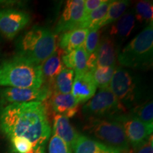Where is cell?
Wrapping results in <instances>:
<instances>
[{
  "instance_id": "1",
  "label": "cell",
  "mask_w": 153,
  "mask_h": 153,
  "mask_svg": "<svg viewBox=\"0 0 153 153\" xmlns=\"http://www.w3.org/2000/svg\"><path fill=\"white\" fill-rule=\"evenodd\" d=\"M0 130L9 139L26 137L34 150L45 151L51 129L45 105L32 101L0 107Z\"/></svg>"
},
{
  "instance_id": "2",
  "label": "cell",
  "mask_w": 153,
  "mask_h": 153,
  "mask_svg": "<svg viewBox=\"0 0 153 153\" xmlns=\"http://www.w3.org/2000/svg\"><path fill=\"white\" fill-rule=\"evenodd\" d=\"M43 83L41 65L16 55L0 63V87L38 89Z\"/></svg>"
},
{
  "instance_id": "3",
  "label": "cell",
  "mask_w": 153,
  "mask_h": 153,
  "mask_svg": "<svg viewBox=\"0 0 153 153\" xmlns=\"http://www.w3.org/2000/svg\"><path fill=\"white\" fill-rule=\"evenodd\" d=\"M16 56L41 65L56 52V35L48 28L35 26L19 38Z\"/></svg>"
},
{
  "instance_id": "4",
  "label": "cell",
  "mask_w": 153,
  "mask_h": 153,
  "mask_svg": "<svg viewBox=\"0 0 153 153\" xmlns=\"http://www.w3.org/2000/svg\"><path fill=\"white\" fill-rule=\"evenodd\" d=\"M109 88L127 110L148 101L145 82L139 75L126 68L116 67Z\"/></svg>"
},
{
  "instance_id": "5",
  "label": "cell",
  "mask_w": 153,
  "mask_h": 153,
  "mask_svg": "<svg viewBox=\"0 0 153 153\" xmlns=\"http://www.w3.org/2000/svg\"><path fill=\"white\" fill-rule=\"evenodd\" d=\"M153 23L148 24L118 52L117 60L121 68L145 70L152 65Z\"/></svg>"
},
{
  "instance_id": "6",
  "label": "cell",
  "mask_w": 153,
  "mask_h": 153,
  "mask_svg": "<svg viewBox=\"0 0 153 153\" xmlns=\"http://www.w3.org/2000/svg\"><path fill=\"white\" fill-rule=\"evenodd\" d=\"M87 118L114 120L128 112L116 98L109 87L101 88L82 107Z\"/></svg>"
},
{
  "instance_id": "7",
  "label": "cell",
  "mask_w": 153,
  "mask_h": 153,
  "mask_svg": "<svg viewBox=\"0 0 153 153\" xmlns=\"http://www.w3.org/2000/svg\"><path fill=\"white\" fill-rule=\"evenodd\" d=\"M85 130L100 142L116 149L130 150L121 124L115 120L88 118Z\"/></svg>"
},
{
  "instance_id": "8",
  "label": "cell",
  "mask_w": 153,
  "mask_h": 153,
  "mask_svg": "<svg viewBox=\"0 0 153 153\" xmlns=\"http://www.w3.org/2000/svg\"><path fill=\"white\" fill-rule=\"evenodd\" d=\"M121 124L124 133L133 150L138 148L152 135L153 125H148L128 112L114 119Z\"/></svg>"
},
{
  "instance_id": "9",
  "label": "cell",
  "mask_w": 153,
  "mask_h": 153,
  "mask_svg": "<svg viewBox=\"0 0 153 153\" xmlns=\"http://www.w3.org/2000/svg\"><path fill=\"white\" fill-rule=\"evenodd\" d=\"M51 94V89L46 86L38 89L5 87L0 90V107L17 103L43 102Z\"/></svg>"
},
{
  "instance_id": "10",
  "label": "cell",
  "mask_w": 153,
  "mask_h": 153,
  "mask_svg": "<svg viewBox=\"0 0 153 153\" xmlns=\"http://www.w3.org/2000/svg\"><path fill=\"white\" fill-rule=\"evenodd\" d=\"M28 13L16 9H0V32L7 39L16 37L30 23Z\"/></svg>"
},
{
  "instance_id": "11",
  "label": "cell",
  "mask_w": 153,
  "mask_h": 153,
  "mask_svg": "<svg viewBox=\"0 0 153 153\" xmlns=\"http://www.w3.org/2000/svg\"><path fill=\"white\" fill-rule=\"evenodd\" d=\"M85 17V0L67 1L62 14L55 28L54 33H63L78 29Z\"/></svg>"
},
{
  "instance_id": "12",
  "label": "cell",
  "mask_w": 153,
  "mask_h": 153,
  "mask_svg": "<svg viewBox=\"0 0 153 153\" xmlns=\"http://www.w3.org/2000/svg\"><path fill=\"white\" fill-rule=\"evenodd\" d=\"M135 17L134 10H128L113 23L106 35L111 38L115 45L120 51L119 48L123 42L131 35L135 25Z\"/></svg>"
},
{
  "instance_id": "13",
  "label": "cell",
  "mask_w": 153,
  "mask_h": 153,
  "mask_svg": "<svg viewBox=\"0 0 153 153\" xmlns=\"http://www.w3.org/2000/svg\"><path fill=\"white\" fill-rule=\"evenodd\" d=\"M97 86L94 80L92 72L87 71L75 74L71 94L79 104L85 103L92 98L97 91Z\"/></svg>"
},
{
  "instance_id": "14",
  "label": "cell",
  "mask_w": 153,
  "mask_h": 153,
  "mask_svg": "<svg viewBox=\"0 0 153 153\" xmlns=\"http://www.w3.org/2000/svg\"><path fill=\"white\" fill-rule=\"evenodd\" d=\"M53 135L62 140L70 149L73 148L79 134L70 123L65 116L55 114L53 120Z\"/></svg>"
},
{
  "instance_id": "15",
  "label": "cell",
  "mask_w": 153,
  "mask_h": 153,
  "mask_svg": "<svg viewBox=\"0 0 153 153\" xmlns=\"http://www.w3.org/2000/svg\"><path fill=\"white\" fill-rule=\"evenodd\" d=\"M51 97V105L55 114L63 115L68 118L75 116L79 104L71 94L55 92Z\"/></svg>"
},
{
  "instance_id": "16",
  "label": "cell",
  "mask_w": 153,
  "mask_h": 153,
  "mask_svg": "<svg viewBox=\"0 0 153 153\" xmlns=\"http://www.w3.org/2000/svg\"><path fill=\"white\" fill-rule=\"evenodd\" d=\"M119 51L109 36H104L99 41L97 51V67H116V60Z\"/></svg>"
},
{
  "instance_id": "17",
  "label": "cell",
  "mask_w": 153,
  "mask_h": 153,
  "mask_svg": "<svg viewBox=\"0 0 153 153\" xmlns=\"http://www.w3.org/2000/svg\"><path fill=\"white\" fill-rule=\"evenodd\" d=\"M89 28H78L65 32L60 36L58 46L64 53H70L85 43Z\"/></svg>"
},
{
  "instance_id": "18",
  "label": "cell",
  "mask_w": 153,
  "mask_h": 153,
  "mask_svg": "<svg viewBox=\"0 0 153 153\" xmlns=\"http://www.w3.org/2000/svg\"><path fill=\"white\" fill-rule=\"evenodd\" d=\"M88 55L83 45L70 53L62 55V62L65 68L74 70L75 74L82 73L87 70Z\"/></svg>"
},
{
  "instance_id": "19",
  "label": "cell",
  "mask_w": 153,
  "mask_h": 153,
  "mask_svg": "<svg viewBox=\"0 0 153 153\" xmlns=\"http://www.w3.org/2000/svg\"><path fill=\"white\" fill-rule=\"evenodd\" d=\"M72 150L74 153H112L116 149L86 135H79Z\"/></svg>"
},
{
  "instance_id": "20",
  "label": "cell",
  "mask_w": 153,
  "mask_h": 153,
  "mask_svg": "<svg viewBox=\"0 0 153 153\" xmlns=\"http://www.w3.org/2000/svg\"><path fill=\"white\" fill-rule=\"evenodd\" d=\"M41 66L43 82H46L48 84L46 87H49V85L53 84L55 77L65 68L62 62L61 53L56 51L54 54L44 61Z\"/></svg>"
},
{
  "instance_id": "21",
  "label": "cell",
  "mask_w": 153,
  "mask_h": 153,
  "mask_svg": "<svg viewBox=\"0 0 153 153\" xmlns=\"http://www.w3.org/2000/svg\"><path fill=\"white\" fill-rule=\"evenodd\" d=\"M130 5V1L127 0H115L112 1L108 7L106 16L98 25L97 28H101L112 24L118 20L126 12Z\"/></svg>"
},
{
  "instance_id": "22",
  "label": "cell",
  "mask_w": 153,
  "mask_h": 153,
  "mask_svg": "<svg viewBox=\"0 0 153 153\" xmlns=\"http://www.w3.org/2000/svg\"><path fill=\"white\" fill-rule=\"evenodd\" d=\"M112 0H106L98 8L91 11L90 14L85 16L80 24L79 28H97L98 25L106 16L108 7Z\"/></svg>"
},
{
  "instance_id": "23",
  "label": "cell",
  "mask_w": 153,
  "mask_h": 153,
  "mask_svg": "<svg viewBox=\"0 0 153 153\" xmlns=\"http://www.w3.org/2000/svg\"><path fill=\"white\" fill-rule=\"evenodd\" d=\"M74 70L68 68H63L53 82L55 92L68 94L72 91L74 81Z\"/></svg>"
},
{
  "instance_id": "24",
  "label": "cell",
  "mask_w": 153,
  "mask_h": 153,
  "mask_svg": "<svg viewBox=\"0 0 153 153\" xmlns=\"http://www.w3.org/2000/svg\"><path fill=\"white\" fill-rule=\"evenodd\" d=\"M116 67L97 66L92 72V76L97 87H109L110 82Z\"/></svg>"
},
{
  "instance_id": "25",
  "label": "cell",
  "mask_w": 153,
  "mask_h": 153,
  "mask_svg": "<svg viewBox=\"0 0 153 153\" xmlns=\"http://www.w3.org/2000/svg\"><path fill=\"white\" fill-rule=\"evenodd\" d=\"M135 20L142 24L153 23V4L152 1H140L135 5Z\"/></svg>"
},
{
  "instance_id": "26",
  "label": "cell",
  "mask_w": 153,
  "mask_h": 153,
  "mask_svg": "<svg viewBox=\"0 0 153 153\" xmlns=\"http://www.w3.org/2000/svg\"><path fill=\"white\" fill-rule=\"evenodd\" d=\"M129 113L143 123L153 125V103L152 100H149L135 107L129 111Z\"/></svg>"
},
{
  "instance_id": "27",
  "label": "cell",
  "mask_w": 153,
  "mask_h": 153,
  "mask_svg": "<svg viewBox=\"0 0 153 153\" xmlns=\"http://www.w3.org/2000/svg\"><path fill=\"white\" fill-rule=\"evenodd\" d=\"M99 41H100V29L98 28H89L85 43L83 45L88 55L97 52Z\"/></svg>"
},
{
  "instance_id": "28",
  "label": "cell",
  "mask_w": 153,
  "mask_h": 153,
  "mask_svg": "<svg viewBox=\"0 0 153 153\" xmlns=\"http://www.w3.org/2000/svg\"><path fill=\"white\" fill-rule=\"evenodd\" d=\"M12 153H34L33 145L29 140L24 137L15 136L10 138Z\"/></svg>"
},
{
  "instance_id": "29",
  "label": "cell",
  "mask_w": 153,
  "mask_h": 153,
  "mask_svg": "<svg viewBox=\"0 0 153 153\" xmlns=\"http://www.w3.org/2000/svg\"><path fill=\"white\" fill-rule=\"evenodd\" d=\"M48 153H72L71 149L56 135L51 137L48 144Z\"/></svg>"
},
{
  "instance_id": "30",
  "label": "cell",
  "mask_w": 153,
  "mask_h": 153,
  "mask_svg": "<svg viewBox=\"0 0 153 153\" xmlns=\"http://www.w3.org/2000/svg\"><path fill=\"white\" fill-rule=\"evenodd\" d=\"M106 0H86L85 1V16L95 10ZM85 18V17H84Z\"/></svg>"
},
{
  "instance_id": "31",
  "label": "cell",
  "mask_w": 153,
  "mask_h": 153,
  "mask_svg": "<svg viewBox=\"0 0 153 153\" xmlns=\"http://www.w3.org/2000/svg\"><path fill=\"white\" fill-rule=\"evenodd\" d=\"M131 153H153V139L152 135L149 137L148 140L138 148L131 150Z\"/></svg>"
},
{
  "instance_id": "32",
  "label": "cell",
  "mask_w": 153,
  "mask_h": 153,
  "mask_svg": "<svg viewBox=\"0 0 153 153\" xmlns=\"http://www.w3.org/2000/svg\"><path fill=\"white\" fill-rule=\"evenodd\" d=\"M112 153H131V150H121V149H116V150Z\"/></svg>"
},
{
  "instance_id": "33",
  "label": "cell",
  "mask_w": 153,
  "mask_h": 153,
  "mask_svg": "<svg viewBox=\"0 0 153 153\" xmlns=\"http://www.w3.org/2000/svg\"><path fill=\"white\" fill-rule=\"evenodd\" d=\"M34 153H45V151L41 150H35V152H34Z\"/></svg>"
}]
</instances>
